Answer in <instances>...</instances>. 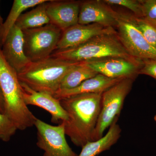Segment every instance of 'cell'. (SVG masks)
Wrapping results in <instances>:
<instances>
[{
  "label": "cell",
  "instance_id": "7402d4cb",
  "mask_svg": "<svg viewBox=\"0 0 156 156\" xmlns=\"http://www.w3.org/2000/svg\"><path fill=\"white\" fill-rule=\"evenodd\" d=\"M143 19L156 27V0H140Z\"/></svg>",
  "mask_w": 156,
  "mask_h": 156
},
{
  "label": "cell",
  "instance_id": "44dd1931",
  "mask_svg": "<svg viewBox=\"0 0 156 156\" xmlns=\"http://www.w3.org/2000/svg\"><path fill=\"white\" fill-rule=\"evenodd\" d=\"M18 130L14 122L7 115L0 113V139L8 142Z\"/></svg>",
  "mask_w": 156,
  "mask_h": 156
},
{
  "label": "cell",
  "instance_id": "4316f807",
  "mask_svg": "<svg viewBox=\"0 0 156 156\" xmlns=\"http://www.w3.org/2000/svg\"><path fill=\"white\" fill-rule=\"evenodd\" d=\"M154 121L156 122V115L154 116Z\"/></svg>",
  "mask_w": 156,
  "mask_h": 156
},
{
  "label": "cell",
  "instance_id": "52a82bcc",
  "mask_svg": "<svg viewBox=\"0 0 156 156\" xmlns=\"http://www.w3.org/2000/svg\"><path fill=\"white\" fill-rule=\"evenodd\" d=\"M37 145L44 151V156H77L66 139L64 123L52 126L37 118Z\"/></svg>",
  "mask_w": 156,
  "mask_h": 156
},
{
  "label": "cell",
  "instance_id": "2e32d148",
  "mask_svg": "<svg viewBox=\"0 0 156 156\" xmlns=\"http://www.w3.org/2000/svg\"><path fill=\"white\" fill-rule=\"evenodd\" d=\"M118 119L115 120L107 134L102 138L87 142L82 147L80 153L77 156H96L114 145L120 138L122 132L119 126L117 124Z\"/></svg>",
  "mask_w": 156,
  "mask_h": 156
},
{
  "label": "cell",
  "instance_id": "ba28073f",
  "mask_svg": "<svg viewBox=\"0 0 156 156\" xmlns=\"http://www.w3.org/2000/svg\"><path fill=\"white\" fill-rule=\"evenodd\" d=\"M116 28L120 41L131 56L142 60L156 58V48L146 41L128 15L120 14Z\"/></svg>",
  "mask_w": 156,
  "mask_h": 156
},
{
  "label": "cell",
  "instance_id": "5b68a950",
  "mask_svg": "<svg viewBox=\"0 0 156 156\" xmlns=\"http://www.w3.org/2000/svg\"><path fill=\"white\" fill-rule=\"evenodd\" d=\"M134 79L125 78L102 93L99 116L93 141L102 138L104 132L118 119L126 96L132 89Z\"/></svg>",
  "mask_w": 156,
  "mask_h": 156
},
{
  "label": "cell",
  "instance_id": "9c48e42d",
  "mask_svg": "<svg viewBox=\"0 0 156 156\" xmlns=\"http://www.w3.org/2000/svg\"><path fill=\"white\" fill-rule=\"evenodd\" d=\"M85 62L98 73L107 77L134 80L139 75L143 64L142 59L133 60L121 57H110Z\"/></svg>",
  "mask_w": 156,
  "mask_h": 156
},
{
  "label": "cell",
  "instance_id": "277c9868",
  "mask_svg": "<svg viewBox=\"0 0 156 156\" xmlns=\"http://www.w3.org/2000/svg\"><path fill=\"white\" fill-rule=\"evenodd\" d=\"M0 86L5 98V114L14 122L18 130L23 131L34 126L37 118L23 101L17 73L6 62L1 48Z\"/></svg>",
  "mask_w": 156,
  "mask_h": 156
},
{
  "label": "cell",
  "instance_id": "ffe728a7",
  "mask_svg": "<svg viewBox=\"0 0 156 156\" xmlns=\"http://www.w3.org/2000/svg\"><path fill=\"white\" fill-rule=\"evenodd\" d=\"M129 18L137 29L142 34L146 41L152 47L156 49V27L151 25L142 18L129 16Z\"/></svg>",
  "mask_w": 156,
  "mask_h": 156
},
{
  "label": "cell",
  "instance_id": "cb8c5ba5",
  "mask_svg": "<svg viewBox=\"0 0 156 156\" xmlns=\"http://www.w3.org/2000/svg\"><path fill=\"white\" fill-rule=\"evenodd\" d=\"M142 61L139 75L150 76L156 80V58L143 59Z\"/></svg>",
  "mask_w": 156,
  "mask_h": 156
},
{
  "label": "cell",
  "instance_id": "6da1fadb",
  "mask_svg": "<svg viewBox=\"0 0 156 156\" xmlns=\"http://www.w3.org/2000/svg\"><path fill=\"white\" fill-rule=\"evenodd\" d=\"M102 93L81 94L60 100L68 119L64 123L66 135L72 142L82 147L93 141L99 116Z\"/></svg>",
  "mask_w": 156,
  "mask_h": 156
},
{
  "label": "cell",
  "instance_id": "7c38bea8",
  "mask_svg": "<svg viewBox=\"0 0 156 156\" xmlns=\"http://www.w3.org/2000/svg\"><path fill=\"white\" fill-rule=\"evenodd\" d=\"M80 5V1L50 0L47 10L50 23L62 32L78 24Z\"/></svg>",
  "mask_w": 156,
  "mask_h": 156
},
{
  "label": "cell",
  "instance_id": "e0dca14e",
  "mask_svg": "<svg viewBox=\"0 0 156 156\" xmlns=\"http://www.w3.org/2000/svg\"><path fill=\"white\" fill-rule=\"evenodd\" d=\"M48 0H14L10 13L5 21L0 28V48L2 46L5 40L11 29L24 11L32 8Z\"/></svg>",
  "mask_w": 156,
  "mask_h": 156
},
{
  "label": "cell",
  "instance_id": "d6986e66",
  "mask_svg": "<svg viewBox=\"0 0 156 156\" xmlns=\"http://www.w3.org/2000/svg\"><path fill=\"white\" fill-rule=\"evenodd\" d=\"M98 74L86 62H80L70 70L65 76L61 81L59 90L73 89L86 80L95 76Z\"/></svg>",
  "mask_w": 156,
  "mask_h": 156
},
{
  "label": "cell",
  "instance_id": "9a60e30c",
  "mask_svg": "<svg viewBox=\"0 0 156 156\" xmlns=\"http://www.w3.org/2000/svg\"><path fill=\"white\" fill-rule=\"evenodd\" d=\"M122 79H112L98 74L95 76L86 80L73 89L58 90L53 96L60 100L81 94L102 93Z\"/></svg>",
  "mask_w": 156,
  "mask_h": 156
},
{
  "label": "cell",
  "instance_id": "d4e9b609",
  "mask_svg": "<svg viewBox=\"0 0 156 156\" xmlns=\"http://www.w3.org/2000/svg\"><path fill=\"white\" fill-rule=\"evenodd\" d=\"M5 98L0 86V113L5 114Z\"/></svg>",
  "mask_w": 156,
  "mask_h": 156
},
{
  "label": "cell",
  "instance_id": "7a4b0ae2",
  "mask_svg": "<svg viewBox=\"0 0 156 156\" xmlns=\"http://www.w3.org/2000/svg\"><path fill=\"white\" fill-rule=\"evenodd\" d=\"M80 62L64 61L50 56L31 62L17 76L20 82L34 91L53 96L59 90L66 75Z\"/></svg>",
  "mask_w": 156,
  "mask_h": 156
},
{
  "label": "cell",
  "instance_id": "ac0fdd59",
  "mask_svg": "<svg viewBox=\"0 0 156 156\" xmlns=\"http://www.w3.org/2000/svg\"><path fill=\"white\" fill-rule=\"evenodd\" d=\"M48 0L37 6L31 11L22 14L17 20L15 25L21 30L38 28L50 23L47 14Z\"/></svg>",
  "mask_w": 156,
  "mask_h": 156
},
{
  "label": "cell",
  "instance_id": "3957f363",
  "mask_svg": "<svg viewBox=\"0 0 156 156\" xmlns=\"http://www.w3.org/2000/svg\"><path fill=\"white\" fill-rule=\"evenodd\" d=\"M50 56L72 62H85L110 57L140 59L129 54L120 41L117 32L99 35L74 48L55 50Z\"/></svg>",
  "mask_w": 156,
  "mask_h": 156
},
{
  "label": "cell",
  "instance_id": "30bf717a",
  "mask_svg": "<svg viewBox=\"0 0 156 156\" xmlns=\"http://www.w3.org/2000/svg\"><path fill=\"white\" fill-rule=\"evenodd\" d=\"M120 13L114 11L103 1L81 2L78 23H97L107 27H116Z\"/></svg>",
  "mask_w": 156,
  "mask_h": 156
},
{
  "label": "cell",
  "instance_id": "484cf974",
  "mask_svg": "<svg viewBox=\"0 0 156 156\" xmlns=\"http://www.w3.org/2000/svg\"><path fill=\"white\" fill-rule=\"evenodd\" d=\"M3 18H2V16H1V14H0V28L2 27V25L3 23Z\"/></svg>",
  "mask_w": 156,
  "mask_h": 156
},
{
  "label": "cell",
  "instance_id": "8992f818",
  "mask_svg": "<svg viewBox=\"0 0 156 156\" xmlns=\"http://www.w3.org/2000/svg\"><path fill=\"white\" fill-rule=\"evenodd\" d=\"M22 31L24 52L31 62L50 57L56 50L62 34L59 29L51 23Z\"/></svg>",
  "mask_w": 156,
  "mask_h": 156
},
{
  "label": "cell",
  "instance_id": "8fae6325",
  "mask_svg": "<svg viewBox=\"0 0 156 156\" xmlns=\"http://www.w3.org/2000/svg\"><path fill=\"white\" fill-rule=\"evenodd\" d=\"M116 33L114 27H107L97 23L88 25L78 23L62 32L56 50L74 48L99 35Z\"/></svg>",
  "mask_w": 156,
  "mask_h": 156
},
{
  "label": "cell",
  "instance_id": "5bb4252c",
  "mask_svg": "<svg viewBox=\"0 0 156 156\" xmlns=\"http://www.w3.org/2000/svg\"><path fill=\"white\" fill-rule=\"evenodd\" d=\"M1 48L4 58L17 73L24 69L31 62L24 50L23 33L16 25L11 29Z\"/></svg>",
  "mask_w": 156,
  "mask_h": 156
},
{
  "label": "cell",
  "instance_id": "4fadbf2b",
  "mask_svg": "<svg viewBox=\"0 0 156 156\" xmlns=\"http://www.w3.org/2000/svg\"><path fill=\"white\" fill-rule=\"evenodd\" d=\"M20 84L23 101L27 106L34 105L44 109L51 115V121L53 123L67 121V113L62 106L60 100L50 94L34 91L21 82Z\"/></svg>",
  "mask_w": 156,
  "mask_h": 156
},
{
  "label": "cell",
  "instance_id": "603a6c76",
  "mask_svg": "<svg viewBox=\"0 0 156 156\" xmlns=\"http://www.w3.org/2000/svg\"><path fill=\"white\" fill-rule=\"evenodd\" d=\"M109 5H119L127 8L132 11L135 17L142 18L141 6L140 0H105Z\"/></svg>",
  "mask_w": 156,
  "mask_h": 156
}]
</instances>
